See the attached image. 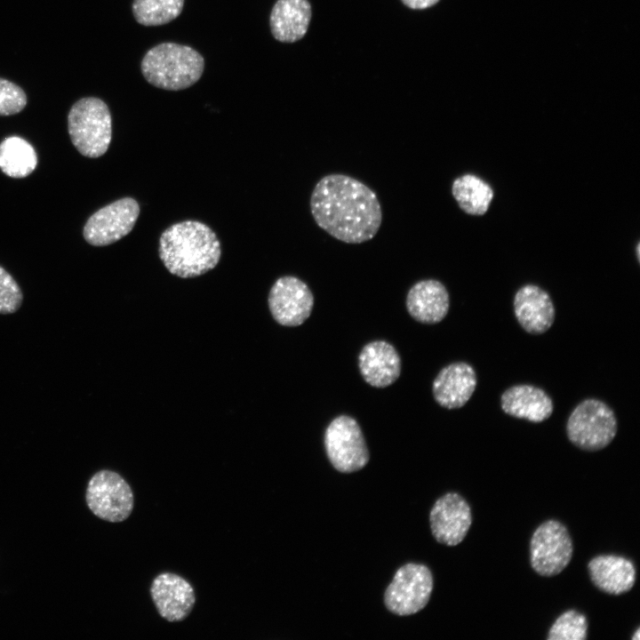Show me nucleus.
Wrapping results in <instances>:
<instances>
[{"mask_svg":"<svg viewBox=\"0 0 640 640\" xmlns=\"http://www.w3.org/2000/svg\"><path fill=\"white\" fill-rule=\"evenodd\" d=\"M309 204L317 226L347 244L372 239L382 222L375 192L346 174L332 173L321 178L313 188Z\"/></svg>","mask_w":640,"mask_h":640,"instance_id":"nucleus-1","label":"nucleus"},{"mask_svg":"<svg viewBox=\"0 0 640 640\" xmlns=\"http://www.w3.org/2000/svg\"><path fill=\"white\" fill-rule=\"evenodd\" d=\"M158 253L171 274L189 278L214 268L220 260L221 246L209 226L197 220H184L162 233Z\"/></svg>","mask_w":640,"mask_h":640,"instance_id":"nucleus-2","label":"nucleus"},{"mask_svg":"<svg viewBox=\"0 0 640 640\" xmlns=\"http://www.w3.org/2000/svg\"><path fill=\"white\" fill-rule=\"evenodd\" d=\"M204 68L203 56L190 46L162 43L149 49L141 61V72L152 85L180 91L196 83Z\"/></svg>","mask_w":640,"mask_h":640,"instance_id":"nucleus-3","label":"nucleus"},{"mask_svg":"<svg viewBox=\"0 0 640 640\" xmlns=\"http://www.w3.org/2000/svg\"><path fill=\"white\" fill-rule=\"evenodd\" d=\"M68 130L71 142L83 156H101L112 137V120L107 104L94 97L79 100L69 110Z\"/></svg>","mask_w":640,"mask_h":640,"instance_id":"nucleus-4","label":"nucleus"},{"mask_svg":"<svg viewBox=\"0 0 640 640\" xmlns=\"http://www.w3.org/2000/svg\"><path fill=\"white\" fill-rule=\"evenodd\" d=\"M617 431L614 412L607 404L596 398H588L577 404L566 422L570 442L588 452L599 451L609 445Z\"/></svg>","mask_w":640,"mask_h":640,"instance_id":"nucleus-5","label":"nucleus"},{"mask_svg":"<svg viewBox=\"0 0 640 640\" xmlns=\"http://www.w3.org/2000/svg\"><path fill=\"white\" fill-rule=\"evenodd\" d=\"M324 448L333 468L341 473H353L364 468L369 450L358 422L348 415L335 417L327 426Z\"/></svg>","mask_w":640,"mask_h":640,"instance_id":"nucleus-6","label":"nucleus"},{"mask_svg":"<svg viewBox=\"0 0 640 640\" xmlns=\"http://www.w3.org/2000/svg\"><path fill=\"white\" fill-rule=\"evenodd\" d=\"M434 587L428 566L408 563L401 566L384 593V604L392 613L409 616L424 609Z\"/></svg>","mask_w":640,"mask_h":640,"instance_id":"nucleus-7","label":"nucleus"},{"mask_svg":"<svg viewBox=\"0 0 640 640\" xmlns=\"http://www.w3.org/2000/svg\"><path fill=\"white\" fill-rule=\"evenodd\" d=\"M573 543L566 526L550 519L540 524L530 540V564L540 576L562 572L571 562Z\"/></svg>","mask_w":640,"mask_h":640,"instance_id":"nucleus-8","label":"nucleus"},{"mask_svg":"<svg viewBox=\"0 0 640 640\" xmlns=\"http://www.w3.org/2000/svg\"><path fill=\"white\" fill-rule=\"evenodd\" d=\"M85 500L96 516L111 523L127 519L134 506L129 484L118 473L108 469L100 470L91 477Z\"/></svg>","mask_w":640,"mask_h":640,"instance_id":"nucleus-9","label":"nucleus"},{"mask_svg":"<svg viewBox=\"0 0 640 640\" xmlns=\"http://www.w3.org/2000/svg\"><path fill=\"white\" fill-rule=\"evenodd\" d=\"M140 205L132 197L118 199L95 212L84 225L85 241L94 246L117 242L133 228L140 215Z\"/></svg>","mask_w":640,"mask_h":640,"instance_id":"nucleus-10","label":"nucleus"},{"mask_svg":"<svg viewBox=\"0 0 640 640\" xmlns=\"http://www.w3.org/2000/svg\"><path fill=\"white\" fill-rule=\"evenodd\" d=\"M268 303L276 323L284 326H299L311 315L314 295L299 277L284 276L272 285Z\"/></svg>","mask_w":640,"mask_h":640,"instance_id":"nucleus-11","label":"nucleus"},{"mask_svg":"<svg viewBox=\"0 0 640 640\" xmlns=\"http://www.w3.org/2000/svg\"><path fill=\"white\" fill-rule=\"evenodd\" d=\"M472 524L471 508L457 492H447L438 498L429 513V524L436 540L446 546H456L467 536Z\"/></svg>","mask_w":640,"mask_h":640,"instance_id":"nucleus-12","label":"nucleus"},{"mask_svg":"<svg viewBox=\"0 0 640 640\" xmlns=\"http://www.w3.org/2000/svg\"><path fill=\"white\" fill-rule=\"evenodd\" d=\"M150 595L159 615L170 622L184 620L196 603L190 583L172 572L161 573L153 580Z\"/></svg>","mask_w":640,"mask_h":640,"instance_id":"nucleus-13","label":"nucleus"},{"mask_svg":"<svg viewBox=\"0 0 640 640\" xmlns=\"http://www.w3.org/2000/svg\"><path fill=\"white\" fill-rule=\"evenodd\" d=\"M476 384L475 369L466 362H456L441 369L433 381L432 392L440 406L459 409L470 399Z\"/></svg>","mask_w":640,"mask_h":640,"instance_id":"nucleus-14","label":"nucleus"},{"mask_svg":"<svg viewBox=\"0 0 640 640\" xmlns=\"http://www.w3.org/2000/svg\"><path fill=\"white\" fill-rule=\"evenodd\" d=\"M515 316L521 327L531 334H542L555 322L556 308L549 294L535 284H525L515 294Z\"/></svg>","mask_w":640,"mask_h":640,"instance_id":"nucleus-15","label":"nucleus"},{"mask_svg":"<svg viewBox=\"0 0 640 640\" xmlns=\"http://www.w3.org/2000/svg\"><path fill=\"white\" fill-rule=\"evenodd\" d=\"M401 367L398 352L386 340L365 344L358 355L360 373L364 381L374 388H386L396 381Z\"/></svg>","mask_w":640,"mask_h":640,"instance_id":"nucleus-16","label":"nucleus"},{"mask_svg":"<svg viewBox=\"0 0 640 640\" xmlns=\"http://www.w3.org/2000/svg\"><path fill=\"white\" fill-rule=\"evenodd\" d=\"M406 309L417 322L435 324L447 315L450 297L446 287L438 280L423 279L415 283L406 295Z\"/></svg>","mask_w":640,"mask_h":640,"instance_id":"nucleus-17","label":"nucleus"},{"mask_svg":"<svg viewBox=\"0 0 640 640\" xmlns=\"http://www.w3.org/2000/svg\"><path fill=\"white\" fill-rule=\"evenodd\" d=\"M589 578L601 591L619 596L635 585L636 571L633 562L617 555H599L588 564Z\"/></svg>","mask_w":640,"mask_h":640,"instance_id":"nucleus-18","label":"nucleus"},{"mask_svg":"<svg viewBox=\"0 0 640 640\" xmlns=\"http://www.w3.org/2000/svg\"><path fill=\"white\" fill-rule=\"evenodd\" d=\"M500 407L508 415L535 423L548 420L554 411L551 397L542 388L528 384L506 389L500 396Z\"/></svg>","mask_w":640,"mask_h":640,"instance_id":"nucleus-19","label":"nucleus"},{"mask_svg":"<svg viewBox=\"0 0 640 640\" xmlns=\"http://www.w3.org/2000/svg\"><path fill=\"white\" fill-rule=\"evenodd\" d=\"M310 19L308 0H277L269 18L271 33L280 42H296L305 36Z\"/></svg>","mask_w":640,"mask_h":640,"instance_id":"nucleus-20","label":"nucleus"},{"mask_svg":"<svg viewBox=\"0 0 640 640\" xmlns=\"http://www.w3.org/2000/svg\"><path fill=\"white\" fill-rule=\"evenodd\" d=\"M452 194L460 208L470 215L484 214L493 197L490 185L473 174H464L455 179Z\"/></svg>","mask_w":640,"mask_h":640,"instance_id":"nucleus-21","label":"nucleus"},{"mask_svg":"<svg viewBox=\"0 0 640 640\" xmlns=\"http://www.w3.org/2000/svg\"><path fill=\"white\" fill-rule=\"evenodd\" d=\"M37 156L24 139L12 136L0 143V169L12 178H25L36 169Z\"/></svg>","mask_w":640,"mask_h":640,"instance_id":"nucleus-22","label":"nucleus"},{"mask_svg":"<svg viewBox=\"0 0 640 640\" xmlns=\"http://www.w3.org/2000/svg\"><path fill=\"white\" fill-rule=\"evenodd\" d=\"M183 5L184 0H133L132 13L143 26H160L175 20Z\"/></svg>","mask_w":640,"mask_h":640,"instance_id":"nucleus-23","label":"nucleus"},{"mask_svg":"<svg viewBox=\"0 0 640 640\" xmlns=\"http://www.w3.org/2000/svg\"><path fill=\"white\" fill-rule=\"evenodd\" d=\"M588 635V620L576 610L559 615L548 630V640H584Z\"/></svg>","mask_w":640,"mask_h":640,"instance_id":"nucleus-24","label":"nucleus"},{"mask_svg":"<svg viewBox=\"0 0 640 640\" xmlns=\"http://www.w3.org/2000/svg\"><path fill=\"white\" fill-rule=\"evenodd\" d=\"M23 295L14 278L0 266V314L15 313L21 306Z\"/></svg>","mask_w":640,"mask_h":640,"instance_id":"nucleus-25","label":"nucleus"},{"mask_svg":"<svg viewBox=\"0 0 640 640\" xmlns=\"http://www.w3.org/2000/svg\"><path fill=\"white\" fill-rule=\"evenodd\" d=\"M27 104L24 91L17 84L0 78V116L20 112Z\"/></svg>","mask_w":640,"mask_h":640,"instance_id":"nucleus-26","label":"nucleus"},{"mask_svg":"<svg viewBox=\"0 0 640 640\" xmlns=\"http://www.w3.org/2000/svg\"><path fill=\"white\" fill-rule=\"evenodd\" d=\"M439 0H402V2L412 9H426L436 4Z\"/></svg>","mask_w":640,"mask_h":640,"instance_id":"nucleus-27","label":"nucleus"},{"mask_svg":"<svg viewBox=\"0 0 640 640\" xmlns=\"http://www.w3.org/2000/svg\"><path fill=\"white\" fill-rule=\"evenodd\" d=\"M639 635H640V629H639V628H638L636 629V631L635 632V635H633L631 638H632L633 640H639V639H640V636H639Z\"/></svg>","mask_w":640,"mask_h":640,"instance_id":"nucleus-28","label":"nucleus"},{"mask_svg":"<svg viewBox=\"0 0 640 640\" xmlns=\"http://www.w3.org/2000/svg\"><path fill=\"white\" fill-rule=\"evenodd\" d=\"M636 253H637V254H636V255H637V258H639V244H638L637 246H636Z\"/></svg>","mask_w":640,"mask_h":640,"instance_id":"nucleus-29","label":"nucleus"}]
</instances>
